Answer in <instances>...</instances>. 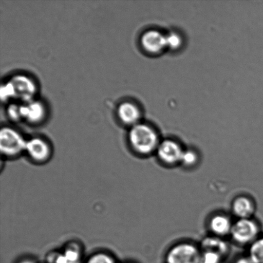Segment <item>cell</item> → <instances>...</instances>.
Masks as SVG:
<instances>
[{"label": "cell", "mask_w": 263, "mask_h": 263, "mask_svg": "<svg viewBox=\"0 0 263 263\" xmlns=\"http://www.w3.org/2000/svg\"><path fill=\"white\" fill-rule=\"evenodd\" d=\"M128 141L134 152L142 156L156 152L160 144L156 132L148 125L139 123L132 127Z\"/></svg>", "instance_id": "cell-1"}, {"label": "cell", "mask_w": 263, "mask_h": 263, "mask_svg": "<svg viewBox=\"0 0 263 263\" xmlns=\"http://www.w3.org/2000/svg\"><path fill=\"white\" fill-rule=\"evenodd\" d=\"M36 92L37 87L30 77L24 74H17L2 86L1 98L4 101L15 99L25 104L33 100Z\"/></svg>", "instance_id": "cell-2"}, {"label": "cell", "mask_w": 263, "mask_h": 263, "mask_svg": "<svg viewBox=\"0 0 263 263\" xmlns=\"http://www.w3.org/2000/svg\"><path fill=\"white\" fill-rule=\"evenodd\" d=\"M27 142L14 128L3 127L0 131V151L5 156L15 157L25 152Z\"/></svg>", "instance_id": "cell-3"}, {"label": "cell", "mask_w": 263, "mask_h": 263, "mask_svg": "<svg viewBox=\"0 0 263 263\" xmlns=\"http://www.w3.org/2000/svg\"><path fill=\"white\" fill-rule=\"evenodd\" d=\"M231 236L237 243L251 246L261 236L260 227L254 219H238L233 223Z\"/></svg>", "instance_id": "cell-4"}, {"label": "cell", "mask_w": 263, "mask_h": 263, "mask_svg": "<svg viewBox=\"0 0 263 263\" xmlns=\"http://www.w3.org/2000/svg\"><path fill=\"white\" fill-rule=\"evenodd\" d=\"M202 252L195 245L180 243L175 245L167 252L166 263H200Z\"/></svg>", "instance_id": "cell-5"}, {"label": "cell", "mask_w": 263, "mask_h": 263, "mask_svg": "<svg viewBox=\"0 0 263 263\" xmlns=\"http://www.w3.org/2000/svg\"><path fill=\"white\" fill-rule=\"evenodd\" d=\"M183 152L179 143L169 139L160 143L156 151L159 161L168 166L180 164Z\"/></svg>", "instance_id": "cell-6"}, {"label": "cell", "mask_w": 263, "mask_h": 263, "mask_svg": "<svg viewBox=\"0 0 263 263\" xmlns=\"http://www.w3.org/2000/svg\"><path fill=\"white\" fill-rule=\"evenodd\" d=\"M25 152L31 159L39 162L47 161L51 156L50 146L44 139L39 138L27 141Z\"/></svg>", "instance_id": "cell-7"}, {"label": "cell", "mask_w": 263, "mask_h": 263, "mask_svg": "<svg viewBox=\"0 0 263 263\" xmlns=\"http://www.w3.org/2000/svg\"><path fill=\"white\" fill-rule=\"evenodd\" d=\"M141 44L144 50L148 52L159 53L166 47V36L157 30H148L142 35Z\"/></svg>", "instance_id": "cell-8"}, {"label": "cell", "mask_w": 263, "mask_h": 263, "mask_svg": "<svg viewBox=\"0 0 263 263\" xmlns=\"http://www.w3.org/2000/svg\"><path fill=\"white\" fill-rule=\"evenodd\" d=\"M20 112L22 119L23 118L28 122L36 123L40 122L45 117V109L42 103L32 100L20 105Z\"/></svg>", "instance_id": "cell-9"}, {"label": "cell", "mask_w": 263, "mask_h": 263, "mask_svg": "<svg viewBox=\"0 0 263 263\" xmlns=\"http://www.w3.org/2000/svg\"><path fill=\"white\" fill-rule=\"evenodd\" d=\"M232 211L238 219L252 218L256 212V205L251 198L239 196L232 203Z\"/></svg>", "instance_id": "cell-10"}, {"label": "cell", "mask_w": 263, "mask_h": 263, "mask_svg": "<svg viewBox=\"0 0 263 263\" xmlns=\"http://www.w3.org/2000/svg\"><path fill=\"white\" fill-rule=\"evenodd\" d=\"M234 222L228 216L223 214H218L211 218L209 226L214 236L223 238L231 235Z\"/></svg>", "instance_id": "cell-11"}, {"label": "cell", "mask_w": 263, "mask_h": 263, "mask_svg": "<svg viewBox=\"0 0 263 263\" xmlns=\"http://www.w3.org/2000/svg\"><path fill=\"white\" fill-rule=\"evenodd\" d=\"M118 118L125 125L133 126L138 124L141 117L140 110L136 105L129 102H123L118 106Z\"/></svg>", "instance_id": "cell-12"}, {"label": "cell", "mask_w": 263, "mask_h": 263, "mask_svg": "<svg viewBox=\"0 0 263 263\" xmlns=\"http://www.w3.org/2000/svg\"><path fill=\"white\" fill-rule=\"evenodd\" d=\"M201 251L215 252L226 258L229 253V247L222 238L215 236L207 237L201 243Z\"/></svg>", "instance_id": "cell-13"}, {"label": "cell", "mask_w": 263, "mask_h": 263, "mask_svg": "<svg viewBox=\"0 0 263 263\" xmlns=\"http://www.w3.org/2000/svg\"><path fill=\"white\" fill-rule=\"evenodd\" d=\"M248 257L254 263H263V236L250 246Z\"/></svg>", "instance_id": "cell-14"}, {"label": "cell", "mask_w": 263, "mask_h": 263, "mask_svg": "<svg viewBox=\"0 0 263 263\" xmlns=\"http://www.w3.org/2000/svg\"><path fill=\"white\" fill-rule=\"evenodd\" d=\"M199 161L198 154L192 149H185L183 152L180 164L186 167H192L197 164Z\"/></svg>", "instance_id": "cell-15"}, {"label": "cell", "mask_w": 263, "mask_h": 263, "mask_svg": "<svg viewBox=\"0 0 263 263\" xmlns=\"http://www.w3.org/2000/svg\"><path fill=\"white\" fill-rule=\"evenodd\" d=\"M63 255L68 263H79L81 259V252L77 247L73 245L66 249Z\"/></svg>", "instance_id": "cell-16"}, {"label": "cell", "mask_w": 263, "mask_h": 263, "mask_svg": "<svg viewBox=\"0 0 263 263\" xmlns=\"http://www.w3.org/2000/svg\"><path fill=\"white\" fill-rule=\"evenodd\" d=\"M86 263H117V261L110 255L99 252L90 257Z\"/></svg>", "instance_id": "cell-17"}, {"label": "cell", "mask_w": 263, "mask_h": 263, "mask_svg": "<svg viewBox=\"0 0 263 263\" xmlns=\"http://www.w3.org/2000/svg\"><path fill=\"white\" fill-rule=\"evenodd\" d=\"M202 252L200 263H223L224 257L215 252L210 251Z\"/></svg>", "instance_id": "cell-18"}, {"label": "cell", "mask_w": 263, "mask_h": 263, "mask_svg": "<svg viewBox=\"0 0 263 263\" xmlns=\"http://www.w3.org/2000/svg\"><path fill=\"white\" fill-rule=\"evenodd\" d=\"M166 46L173 50H176L182 45V38L176 33H171L166 36Z\"/></svg>", "instance_id": "cell-19"}, {"label": "cell", "mask_w": 263, "mask_h": 263, "mask_svg": "<svg viewBox=\"0 0 263 263\" xmlns=\"http://www.w3.org/2000/svg\"><path fill=\"white\" fill-rule=\"evenodd\" d=\"M8 115L11 119L17 121L22 119L20 112V105H11L8 109Z\"/></svg>", "instance_id": "cell-20"}, {"label": "cell", "mask_w": 263, "mask_h": 263, "mask_svg": "<svg viewBox=\"0 0 263 263\" xmlns=\"http://www.w3.org/2000/svg\"><path fill=\"white\" fill-rule=\"evenodd\" d=\"M234 263H254L252 261L251 259L249 258L248 256L246 257H241V258H239Z\"/></svg>", "instance_id": "cell-21"}, {"label": "cell", "mask_w": 263, "mask_h": 263, "mask_svg": "<svg viewBox=\"0 0 263 263\" xmlns=\"http://www.w3.org/2000/svg\"><path fill=\"white\" fill-rule=\"evenodd\" d=\"M19 263H35L34 261L31 259H25L20 262Z\"/></svg>", "instance_id": "cell-22"}]
</instances>
